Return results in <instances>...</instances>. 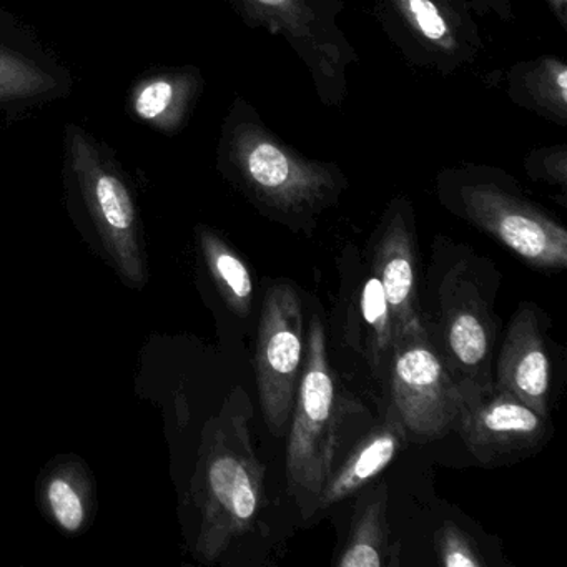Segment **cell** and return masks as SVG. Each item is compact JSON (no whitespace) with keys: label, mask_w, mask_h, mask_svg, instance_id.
<instances>
[{"label":"cell","mask_w":567,"mask_h":567,"mask_svg":"<svg viewBox=\"0 0 567 567\" xmlns=\"http://www.w3.org/2000/svg\"><path fill=\"white\" fill-rule=\"evenodd\" d=\"M386 486L374 487L358 504L347 543L334 559L337 567H383L398 564L388 537Z\"/></svg>","instance_id":"cell-17"},{"label":"cell","mask_w":567,"mask_h":567,"mask_svg":"<svg viewBox=\"0 0 567 567\" xmlns=\"http://www.w3.org/2000/svg\"><path fill=\"white\" fill-rule=\"evenodd\" d=\"M371 11L404 61L436 74H456L484 49L470 0H371Z\"/></svg>","instance_id":"cell-7"},{"label":"cell","mask_w":567,"mask_h":567,"mask_svg":"<svg viewBox=\"0 0 567 567\" xmlns=\"http://www.w3.org/2000/svg\"><path fill=\"white\" fill-rule=\"evenodd\" d=\"M68 142L72 171L105 248L118 271L141 287L145 281V265L138 244L137 210L127 185L84 132L69 128Z\"/></svg>","instance_id":"cell-11"},{"label":"cell","mask_w":567,"mask_h":567,"mask_svg":"<svg viewBox=\"0 0 567 567\" xmlns=\"http://www.w3.org/2000/svg\"><path fill=\"white\" fill-rule=\"evenodd\" d=\"M48 504L62 529L68 533L81 529L85 520L84 499L68 477H52L48 486Z\"/></svg>","instance_id":"cell-23"},{"label":"cell","mask_w":567,"mask_h":567,"mask_svg":"<svg viewBox=\"0 0 567 567\" xmlns=\"http://www.w3.org/2000/svg\"><path fill=\"white\" fill-rule=\"evenodd\" d=\"M470 4L480 18L494 16L503 22L514 21L513 0H470Z\"/></svg>","instance_id":"cell-24"},{"label":"cell","mask_w":567,"mask_h":567,"mask_svg":"<svg viewBox=\"0 0 567 567\" xmlns=\"http://www.w3.org/2000/svg\"><path fill=\"white\" fill-rule=\"evenodd\" d=\"M307 354L303 305L297 287L268 288L258 321L255 373L265 424L275 437L287 434Z\"/></svg>","instance_id":"cell-9"},{"label":"cell","mask_w":567,"mask_h":567,"mask_svg":"<svg viewBox=\"0 0 567 567\" xmlns=\"http://www.w3.org/2000/svg\"><path fill=\"white\" fill-rule=\"evenodd\" d=\"M524 171L530 181L559 188H567V147L564 144L536 147L524 158Z\"/></svg>","instance_id":"cell-22"},{"label":"cell","mask_w":567,"mask_h":567,"mask_svg":"<svg viewBox=\"0 0 567 567\" xmlns=\"http://www.w3.org/2000/svg\"><path fill=\"white\" fill-rule=\"evenodd\" d=\"M437 559L444 567L486 566L481 550L470 534L464 533L456 523L446 520L436 536Z\"/></svg>","instance_id":"cell-21"},{"label":"cell","mask_w":567,"mask_h":567,"mask_svg":"<svg viewBox=\"0 0 567 567\" xmlns=\"http://www.w3.org/2000/svg\"><path fill=\"white\" fill-rule=\"evenodd\" d=\"M363 406L338 383L318 315L307 327V354L291 411L287 443V489L303 519H313L317 499L343 460L354 413Z\"/></svg>","instance_id":"cell-2"},{"label":"cell","mask_w":567,"mask_h":567,"mask_svg":"<svg viewBox=\"0 0 567 567\" xmlns=\"http://www.w3.org/2000/svg\"><path fill=\"white\" fill-rule=\"evenodd\" d=\"M248 28L284 39L310 74L324 107L348 95V71L360 61L341 28L343 0H228Z\"/></svg>","instance_id":"cell-5"},{"label":"cell","mask_w":567,"mask_h":567,"mask_svg":"<svg viewBox=\"0 0 567 567\" xmlns=\"http://www.w3.org/2000/svg\"><path fill=\"white\" fill-rule=\"evenodd\" d=\"M434 185L444 210L489 235L524 264L544 271L567 267L566 227L503 168L461 162L441 168Z\"/></svg>","instance_id":"cell-3"},{"label":"cell","mask_w":567,"mask_h":567,"mask_svg":"<svg viewBox=\"0 0 567 567\" xmlns=\"http://www.w3.org/2000/svg\"><path fill=\"white\" fill-rule=\"evenodd\" d=\"M198 241L212 278L227 307L247 318L254 307V278L244 258L217 231L198 228Z\"/></svg>","instance_id":"cell-19"},{"label":"cell","mask_w":567,"mask_h":567,"mask_svg":"<svg viewBox=\"0 0 567 567\" xmlns=\"http://www.w3.org/2000/svg\"><path fill=\"white\" fill-rule=\"evenodd\" d=\"M507 99L549 124L567 125V64L557 55L520 61L507 71Z\"/></svg>","instance_id":"cell-16"},{"label":"cell","mask_w":567,"mask_h":567,"mask_svg":"<svg viewBox=\"0 0 567 567\" xmlns=\"http://www.w3.org/2000/svg\"><path fill=\"white\" fill-rule=\"evenodd\" d=\"M251 417L250 398L237 388L205 434L198 470L204 514L198 554L208 563L254 527L267 503V471L251 444Z\"/></svg>","instance_id":"cell-4"},{"label":"cell","mask_w":567,"mask_h":567,"mask_svg":"<svg viewBox=\"0 0 567 567\" xmlns=\"http://www.w3.org/2000/svg\"><path fill=\"white\" fill-rule=\"evenodd\" d=\"M368 248V261L386 295L396 338L423 327L417 295L420 254L410 198L400 195L388 204Z\"/></svg>","instance_id":"cell-12"},{"label":"cell","mask_w":567,"mask_h":567,"mask_svg":"<svg viewBox=\"0 0 567 567\" xmlns=\"http://www.w3.org/2000/svg\"><path fill=\"white\" fill-rule=\"evenodd\" d=\"M406 443V431L391 404H388L383 421L368 430V433L347 451L324 484L317 499L315 517L347 499L351 494L358 493L361 487L368 486L393 463Z\"/></svg>","instance_id":"cell-15"},{"label":"cell","mask_w":567,"mask_h":567,"mask_svg":"<svg viewBox=\"0 0 567 567\" xmlns=\"http://www.w3.org/2000/svg\"><path fill=\"white\" fill-rule=\"evenodd\" d=\"M461 411L454 431L484 467L507 466L543 450L553 434L550 417L493 381L487 386H457Z\"/></svg>","instance_id":"cell-10"},{"label":"cell","mask_w":567,"mask_h":567,"mask_svg":"<svg viewBox=\"0 0 567 567\" xmlns=\"http://www.w3.org/2000/svg\"><path fill=\"white\" fill-rule=\"evenodd\" d=\"M220 168L261 217L305 237L350 187L340 165L301 154L241 97L221 131Z\"/></svg>","instance_id":"cell-1"},{"label":"cell","mask_w":567,"mask_h":567,"mask_svg":"<svg viewBox=\"0 0 567 567\" xmlns=\"http://www.w3.org/2000/svg\"><path fill=\"white\" fill-rule=\"evenodd\" d=\"M54 87V79L34 62L0 49V101L38 97Z\"/></svg>","instance_id":"cell-20"},{"label":"cell","mask_w":567,"mask_h":567,"mask_svg":"<svg viewBox=\"0 0 567 567\" xmlns=\"http://www.w3.org/2000/svg\"><path fill=\"white\" fill-rule=\"evenodd\" d=\"M497 274L487 260L464 257L444 271L437 285V337L434 338L457 386L493 383Z\"/></svg>","instance_id":"cell-6"},{"label":"cell","mask_w":567,"mask_h":567,"mask_svg":"<svg viewBox=\"0 0 567 567\" xmlns=\"http://www.w3.org/2000/svg\"><path fill=\"white\" fill-rule=\"evenodd\" d=\"M344 338L364 358L374 377L386 374L396 333L386 295L370 261L354 260L347 291Z\"/></svg>","instance_id":"cell-14"},{"label":"cell","mask_w":567,"mask_h":567,"mask_svg":"<svg viewBox=\"0 0 567 567\" xmlns=\"http://www.w3.org/2000/svg\"><path fill=\"white\" fill-rule=\"evenodd\" d=\"M200 89L202 79L195 71L152 79L135 92V114L158 128L175 131L187 117Z\"/></svg>","instance_id":"cell-18"},{"label":"cell","mask_w":567,"mask_h":567,"mask_svg":"<svg viewBox=\"0 0 567 567\" xmlns=\"http://www.w3.org/2000/svg\"><path fill=\"white\" fill-rule=\"evenodd\" d=\"M496 381L537 413L550 417L553 361L543 313L523 303L511 318L497 357Z\"/></svg>","instance_id":"cell-13"},{"label":"cell","mask_w":567,"mask_h":567,"mask_svg":"<svg viewBox=\"0 0 567 567\" xmlns=\"http://www.w3.org/2000/svg\"><path fill=\"white\" fill-rule=\"evenodd\" d=\"M384 378L391 408L400 417L408 441L431 443L454 431L461 411L460 388L426 321L396 338Z\"/></svg>","instance_id":"cell-8"},{"label":"cell","mask_w":567,"mask_h":567,"mask_svg":"<svg viewBox=\"0 0 567 567\" xmlns=\"http://www.w3.org/2000/svg\"><path fill=\"white\" fill-rule=\"evenodd\" d=\"M546 4L559 28L567 32V0H546Z\"/></svg>","instance_id":"cell-25"}]
</instances>
